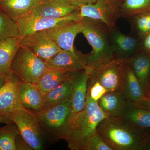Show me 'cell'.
I'll use <instances>...</instances> for the list:
<instances>
[{
	"label": "cell",
	"instance_id": "obj_1",
	"mask_svg": "<svg viewBox=\"0 0 150 150\" xmlns=\"http://www.w3.org/2000/svg\"><path fill=\"white\" fill-rule=\"evenodd\" d=\"M140 128L121 116L108 117L99 123L96 133L114 150H140L145 146Z\"/></svg>",
	"mask_w": 150,
	"mask_h": 150
},
{
	"label": "cell",
	"instance_id": "obj_2",
	"mask_svg": "<svg viewBox=\"0 0 150 150\" xmlns=\"http://www.w3.org/2000/svg\"><path fill=\"white\" fill-rule=\"evenodd\" d=\"M108 117L99 107L97 101L87 93L83 110L73 118L69 134L66 141L71 150H84L89 138L96 134L99 123Z\"/></svg>",
	"mask_w": 150,
	"mask_h": 150
},
{
	"label": "cell",
	"instance_id": "obj_3",
	"mask_svg": "<svg viewBox=\"0 0 150 150\" xmlns=\"http://www.w3.org/2000/svg\"><path fill=\"white\" fill-rule=\"evenodd\" d=\"M81 31L92 48L86 68L88 72L115 59L110 41V30L105 25L87 19H82Z\"/></svg>",
	"mask_w": 150,
	"mask_h": 150
},
{
	"label": "cell",
	"instance_id": "obj_4",
	"mask_svg": "<svg viewBox=\"0 0 150 150\" xmlns=\"http://www.w3.org/2000/svg\"><path fill=\"white\" fill-rule=\"evenodd\" d=\"M33 113L46 138L49 141L54 142L67 139L69 134L71 124L70 100H64Z\"/></svg>",
	"mask_w": 150,
	"mask_h": 150
},
{
	"label": "cell",
	"instance_id": "obj_5",
	"mask_svg": "<svg viewBox=\"0 0 150 150\" xmlns=\"http://www.w3.org/2000/svg\"><path fill=\"white\" fill-rule=\"evenodd\" d=\"M48 69L46 62L20 46L14 56L10 70L22 81L37 84Z\"/></svg>",
	"mask_w": 150,
	"mask_h": 150
},
{
	"label": "cell",
	"instance_id": "obj_6",
	"mask_svg": "<svg viewBox=\"0 0 150 150\" xmlns=\"http://www.w3.org/2000/svg\"><path fill=\"white\" fill-rule=\"evenodd\" d=\"M10 121L15 124L21 137L32 150L43 149L47 138L33 112L21 108L12 113Z\"/></svg>",
	"mask_w": 150,
	"mask_h": 150
},
{
	"label": "cell",
	"instance_id": "obj_7",
	"mask_svg": "<svg viewBox=\"0 0 150 150\" xmlns=\"http://www.w3.org/2000/svg\"><path fill=\"white\" fill-rule=\"evenodd\" d=\"M86 72L89 75L88 86L98 82L108 92L120 94L123 93L125 62L114 59Z\"/></svg>",
	"mask_w": 150,
	"mask_h": 150
},
{
	"label": "cell",
	"instance_id": "obj_8",
	"mask_svg": "<svg viewBox=\"0 0 150 150\" xmlns=\"http://www.w3.org/2000/svg\"><path fill=\"white\" fill-rule=\"evenodd\" d=\"M79 10L74 13L61 18H52L42 16L31 12L17 21L18 35L23 38L31 33L44 31L72 21L81 20Z\"/></svg>",
	"mask_w": 150,
	"mask_h": 150
},
{
	"label": "cell",
	"instance_id": "obj_9",
	"mask_svg": "<svg viewBox=\"0 0 150 150\" xmlns=\"http://www.w3.org/2000/svg\"><path fill=\"white\" fill-rule=\"evenodd\" d=\"M79 16L81 20L87 19L105 25L111 30L120 18L112 0H96L93 4L79 7Z\"/></svg>",
	"mask_w": 150,
	"mask_h": 150
},
{
	"label": "cell",
	"instance_id": "obj_10",
	"mask_svg": "<svg viewBox=\"0 0 150 150\" xmlns=\"http://www.w3.org/2000/svg\"><path fill=\"white\" fill-rule=\"evenodd\" d=\"M20 80L13 73L7 76L5 84L0 89V118L1 122L10 124L12 113L17 109L23 107L18 93Z\"/></svg>",
	"mask_w": 150,
	"mask_h": 150
},
{
	"label": "cell",
	"instance_id": "obj_11",
	"mask_svg": "<svg viewBox=\"0 0 150 150\" xmlns=\"http://www.w3.org/2000/svg\"><path fill=\"white\" fill-rule=\"evenodd\" d=\"M20 46L27 48L46 63L62 50L44 31L34 33L22 38Z\"/></svg>",
	"mask_w": 150,
	"mask_h": 150
},
{
	"label": "cell",
	"instance_id": "obj_12",
	"mask_svg": "<svg viewBox=\"0 0 150 150\" xmlns=\"http://www.w3.org/2000/svg\"><path fill=\"white\" fill-rule=\"evenodd\" d=\"M89 56V54H83L76 49L74 52L62 50L46 64L49 69L76 71L85 69L88 64Z\"/></svg>",
	"mask_w": 150,
	"mask_h": 150
},
{
	"label": "cell",
	"instance_id": "obj_13",
	"mask_svg": "<svg viewBox=\"0 0 150 150\" xmlns=\"http://www.w3.org/2000/svg\"><path fill=\"white\" fill-rule=\"evenodd\" d=\"M83 27V21H72L44 30L49 38L63 50L71 52L75 51L74 40L76 36L81 33Z\"/></svg>",
	"mask_w": 150,
	"mask_h": 150
},
{
	"label": "cell",
	"instance_id": "obj_14",
	"mask_svg": "<svg viewBox=\"0 0 150 150\" xmlns=\"http://www.w3.org/2000/svg\"><path fill=\"white\" fill-rule=\"evenodd\" d=\"M89 75L85 70L73 71L71 75L72 91L70 100L71 122L85 106L87 97Z\"/></svg>",
	"mask_w": 150,
	"mask_h": 150
},
{
	"label": "cell",
	"instance_id": "obj_15",
	"mask_svg": "<svg viewBox=\"0 0 150 150\" xmlns=\"http://www.w3.org/2000/svg\"><path fill=\"white\" fill-rule=\"evenodd\" d=\"M110 36L115 59L126 62L139 51V38L124 34L115 27L110 30Z\"/></svg>",
	"mask_w": 150,
	"mask_h": 150
},
{
	"label": "cell",
	"instance_id": "obj_16",
	"mask_svg": "<svg viewBox=\"0 0 150 150\" xmlns=\"http://www.w3.org/2000/svg\"><path fill=\"white\" fill-rule=\"evenodd\" d=\"M79 9V7L67 0H44L32 11L42 16L57 19L69 16Z\"/></svg>",
	"mask_w": 150,
	"mask_h": 150
},
{
	"label": "cell",
	"instance_id": "obj_17",
	"mask_svg": "<svg viewBox=\"0 0 150 150\" xmlns=\"http://www.w3.org/2000/svg\"><path fill=\"white\" fill-rule=\"evenodd\" d=\"M18 93L21 104L25 109L37 112L45 108L44 95L36 84L20 81Z\"/></svg>",
	"mask_w": 150,
	"mask_h": 150
},
{
	"label": "cell",
	"instance_id": "obj_18",
	"mask_svg": "<svg viewBox=\"0 0 150 150\" xmlns=\"http://www.w3.org/2000/svg\"><path fill=\"white\" fill-rule=\"evenodd\" d=\"M43 0H0V12L16 22Z\"/></svg>",
	"mask_w": 150,
	"mask_h": 150
},
{
	"label": "cell",
	"instance_id": "obj_19",
	"mask_svg": "<svg viewBox=\"0 0 150 150\" xmlns=\"http://www.w3.org/2000/svg\"><path fill=\"white\" fill-rule=\"evenodd\" d=\"M97 103L108 117H121L131 102L122 93L108 92L98 100Z\"/></svg>",
	"mask_w": 150,
	"mask_h": 150
},
{
	"label": "cell",
	"instance_id": "obj_20",
	"mask_svg": "<svg viewBox=\"0 0 150 150\" xmlns=\"http://www.w3.org/2000/svg\"><path fill=\"white\" fill-rule=\"evenodd\" d=\"M122 94L132 103L137 104L145 97L144 91L132 68L125 62L124 84Z\"/></svg>",
	"mask_w": 150,
	"mask_h": 150
},
{
	"label": "cell",
	"instance_id": "obj_21",
	"mask_svg": "<svg viewBox=\"0 0 150 150\" xmlns=\"http://www.w3.org/2000/svg\"><path fill=\"white\" fill-rule=\"evenodd\" d=\"M22 38L18 35L0 40V73L8 75L11 66Z\"/></svg>",
	"mask_w": 150,
	"mask_h": 150
},
{
	"label": "cell",
	"instance_id": "obj_22",
	"mask_svg": "<svg viewBox=\"0 0 150 150\" xmlns=\"http://www.w3.org/2000/svg\"><path fill=\"white\" fill-rule=\"evenodd\" d=\"M120 17L132 18L150 11V0H112Z\"/></svg>",
	"mask_w": 150,
	"mask_h": 150
},
{
	"label": "cell",
	"instance_id": "obj_23",
	"mask_svg": "<svg viewBox=\"0 0 150 150\" xmlns=\"http://www.w3.org/2000/svg\"><path fill=\"white\" fill-rule=\"evenodd\" d=\"M141 83L144 91L150 76V57L138 51L127 61Z\"/></svg>",
	"mask_w": 150,
	"mask_h": 150
},
{
	"label": "cell",
	"instance_id": "obj_24",
	"mask_svg": "<svg viewBox=\"0 0 150 150\" xmlns=\"http://www.w3.org/2000/svg\"><path fill=\"white\" fill-rule=\"evenodd\" d=\"M72 72L48 68L36 84L45 95L70 79Z\"/></svg>",
	"mask_w": 150,
	"mask_h": 150
},
{
	"label": "cell",
	"instance_id": "obj_25",
	"mask_svg": "<svg viewBox=\"0 0 150 150\" xmlns=\"http://www.w3.org/2000/svg\"><path fill=\"white\" fill-rule=\"evenodd\" d=\"M72 82L71 77L69 79L44 95L43 100L45 108L67 100H70Z\"/></svg>",
	"mask_w": 150,
	"mask_h": 150
},
{
	"label": "cell",
	"instance_id": "obj_26",
	"mask_svg": "<svg viewBox=\"0 0 150 150\" xmlns=\"http://www.w3.org/2000/svg\"><path fill=\"white\" fill-rule=\"evenodd\" d=\"M121 117L141 128H150V111L131 103Z\"/></svg>",
	"mask_w": 150,
	"mask_h": 150
},
{
	"label": "cell",
	"instance_id": "obj_27",
	"mask_svg": "<svg viewBox=\"0 0 150 150\" xmlns=\"http://www.w3.org/2000/svg\"><path fill=\"white\" fill-rule=\"evenodd\" d=\"M19 135L16 126L13 123L0 128V150H17L16 142Z\"/></svg>",
	"mask_w": 150,
	"mask_h": 150
},
{
	"label": "cell",
	"instance_id": "obj_28",
	"mask_svg": "<svg viewBox=\"0 0 150 150\" xmlns=\"http://www.w3.org/2000/svg\"><path fill=\"white\" fill-rule=\"evenodd\" d=\"M18 35L17 23L0 12V40Z\"/></svg>",
	"mask_w": 150,
	"mask_h": 150
},
{
	"label": "cell",
	"instance_id": "obj_29",
	"mask_svg": "<svg viewBox=\"0 0 150 150\" xmlns=\"http://www.w3.org/2000/svg\"><path fill=\"white\" fill-rule=\"evenodd\" d=\"M141 38L150 32V11L131 18Z\"/></svg>",
	"mask_w": 150,
	"mask_h": 150
},
{
	"label": "cell",
	"instance_id": "obj_30",
	"mask_svg": "<svg viewBox=\"0 0 150 150\" xmlns=\"http://www.w3.org/2000/svg\"><path fill=\"white\" fill-rule=\"evenodd\" d=\"M84 150H114L102 137L96 133L90 137L86 143Z\"/></svg>",
	"mask_w": 150,
	"mask_h": 150
},
{
	"label": "cell",
	"instance_id": "obj_31",
	"mask_svg": "<svg viewBox=\"0 0 150 150\" xmlns=\"http://www.w3.org/2000/svg\"><path fill=\"white\" fill-rule=\"evenodd\" d=\"M108 92L106 89L98 82H96L91 86L88 85L87 93L97 102Z\"/></svg>",
	"mask_w": 150,
	"mask_h": 150
},
{
	"label": "cell",
	"instance_id": "obj_32",
	"mask_svg": "<svg viewBox=\"0 0 150 150\" xmlns=\"http://www.w3.org/2000/svg\"><path fill=\"white\" fill-rule=\"evenodd\" d=\"M142 39L138 51L143 52L150 57V32L142 38Z\"/></svg>",
	"mask_w": 150,
	"mask_h": 150
},
{
	"label": "cell",
	"instance_id": "obj_33",
	"mask_svg": "<svg viewBox=\"0 0 150 150\" xmlns=\"http://www.w3.org/2000/svg\"><path fill=\"white\" fill-rule=\"evenodd\" d=\"M73 5L80 7L84 5L93 4L95 2L96 0H67Z\"/></svg>",
	"mask_w": 150,
	"mask_h": 150
},
{
	"label": "cell",
	"instance_id": "obj_34",
	"mask_svg": "<svg viewBox=\"0 0 150 150\" xmlns=\"http://www.w3.org/2000/svg\"><path fill=\"white\" fill-rule=\"evenodd\" d=\"M136 104L140 107L150 111V98L144 97L139 103Z\"/></svg>",
	"mask_w": 150,
	"mask_h": 150
},
{
	"label": "cell",
	"instance_id": "obj_35",
	"mask_svg": "<svg viewBox=\"0 0 150 150\" xmlns=\"http://www.w3.org/2000/svg\"><path fill=\"white\" fill-rule=\"evenodd\" d=\"M7 75L0 73V89L1 88L5 83Z\"/></svg>",
	"mask_w": 150,
	"mask_h": 150
},
{
	"label": "cell",
	"instance_id": "obj_36",
	"mask_svg": "<svg viewBox=\"0 0 150 150\" xmlns=\"http://www.w3.org/2000/svg\"><path fill=\"white\" fill-rule=\"evenodd\" d=\"M145 97L150 98V90L145 91L144 92Z\"/></svg>",
	"mask_w": 150,
	"mask_h": 150
},
{
	"label": "cell",
	"instance_id": "obj_37",
	"mask_svg": "<svg viewBox=\"0 0 150 150\" xmlns=\"http://www.w3.org/2000/svg\"><path fill=\"white\" fill-rule=\"evenodd\" d=\"M146 149L150 150V143L149 144L146 145Z\"/></svg>",
	"mask_w": 150,
	"mask_h": 150
},
{
	"label": "cell",
	"instance_id": "obj_38",
	"mask_svg": "<svg viewBox=\"0 0 150 150\" xmlns=\"http://www.w3.org/2000/svg\"><path fill=\"white\" fill-rule=\"evenodd\" d=\"M1 122V118H0V123Z\"/></svg>",
	"mask_w": 150,
	"mask_h": 150
},
{
	"label": "cell",
	"instance_id": "obj_39",
	"mask_svg": "<svg viewBox=\"0 0 150 150\" xmlns=\"http://www.w3.org/2000/svg\"><path fill=\"white\" fill-rule=\"evenodd\" d=\"M43 1H44V0H43Z\"/></svg>",
	"mask_w": 150,
	"mask_h": 150
}]
</instances>
